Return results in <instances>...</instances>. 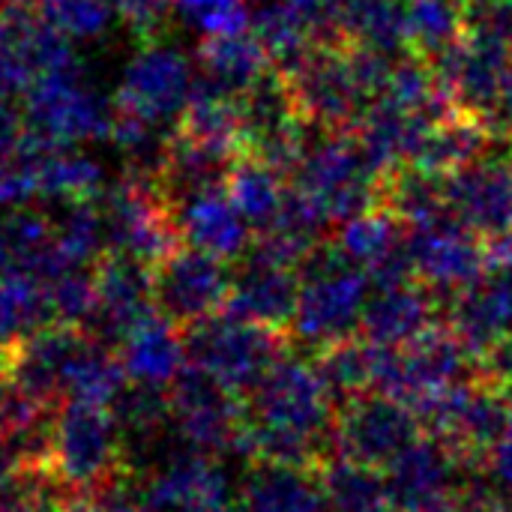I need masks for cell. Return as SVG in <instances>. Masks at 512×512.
<instances>
[{"label":"cell","mask_w":512,"mask_h":512,"mask_svg":"<svg viewBox=\"0 0 512 512\" xmlns=\"http://www.w3.org/2000/svg\"><path fill=\"white\" fill-rule=\"evenodd\" d=\"M336 393L315 360L282 354L246 396V420L234 453L249 462L321 468L333 450Z\"/></svg>","instance_id":"obj_1"},{"label":"cell","mask_w":512,"mask_h":512,"mask_svg":"<svg viewBox=\"0 0 512 512\" xmlns=\"http://www.w3.org/2000/svg\"><path fill=\"white\" fill-rule=\"evenodd\" d=\"M384 171L375 165L360 138L321 135L306 144L300 162L291 171L288 189L294 201L327 231L330 225H342L375 207L381 198Z\"/></svg>","instance_id":"obj_2"},{"label":"cell","mask_w":512,"mask_h":512,"mask_svg":"<svg viewBox=\"0 0 512 512\" xmlns=\"http://www.w3.org/2000/svg\"><path fill=\"white\" fill-rule=\"evenodd\" d=\"M393 63L396 60L381 51L324 42L285 78L309 123L345 129L348 123H357L384 90Z\"/></svg>","instance_id":"obj_3"},{"label":"cell","mask_w":512,"mask_h":512,"mask_svg":"<svg viewBox=\"0 0 512 512\" xmlns=\"http://www.w3.org/2000/svg\"><path fill=\"white\" fill-rule=\"evenodd\" d=\"M372 288V279L336 243L318 246L300 267V297L288 333L312 351L351 339L363 324Z\"/></svg>","instance_id":"obj_4"},{"label":"cell","mask_w":512,"mask_h":512,"mask_svg":"<svg viewBox=\"0 0 512 512\" xmlns=\"http://www.w3.org/2000/svg\"><path fill=\"white\" fill-rule=\"evenodd\" d=\"M129 468L114 408L63 399L54 411L42 474L66 492H93Z\"/></svg>","instance_id":"obj_5"},{"label":"cell","mask_w":512,"mask_h":512,"mask_svg":"<svg viewBox=\"0 0 512 512\" xmlns=\"http://www.w3.org/2000/svg\"><path fill=\"white\" fill-rule=\"evenodd\" d=\"M189 363L210 372L240 396H249L270 366L288 351L282 330L249 321L231 309H219L183 327Z\"/></svg>","instance_id":"obj_6"},{"label":"cell","mask_w":512,"mask_h":512,"mask_svg":"<svg viewBox=\"0 0 512 512\" xmlns=\"http://www.w3.org/2000/svg\"><path fill=\"white\" fill-rule=\"evenodd\" d=\"M108 249L126 252L150 267L183 246L171 201L153 177L129 174L99 192Z\"/></svg>","instance_id":"obj_7"},{"label":"cell","mask_w":512,"mask_h":512,"mask_svg":"<svg viewBox=\"0 0 512 512\" xmlns=\"http://www.w3.org/2000/svg\"><path fill=\"white\" fill-rule=\"evenodd\" d=\"M21 111L27 129L63 147L111 135L114 126V102L84 84L78 66L42 72L21 96Z\"/></svg>","instance_id":"obj_8"},{"label":"cell","mask_w":512,"mask_h":512,"mask_svg":"<svg viewBox=\"0 0 512 512\" xmlns=\"http://www.w3.org/2000/svg\"><path fill=\"white\" fill-rule=\"evenodd\" d=\"M474 375H477L474 351L456 336L450 324L447 327L435 324L405 348L387 351L378 393H387L417 411L441 390L462 384Z\"/></svg>","instance_id":"obj_9"},{"label":"cell","mask_w":512,"mask_h":512,"mask_svg":"<svg viewBox=\"0 0 512 512\" xmlns=\"http://www.w3.org/2000/svg\"><path fill=\"white\" fill-rule=\"evenodd\" d=\"M420 435H423V420L411 405L372 390V393L348 396L336 408L330 444L336 456L384 471Z\"/></svg>","instance_id":"obj_10"},{"label":"cell","mask_w":512,"mask_h":512,"mask_svg":"<svg viewBox=\"0 0 512 512\" xmlns=\"http://www.w3.org/2000/svg\"><path fill=\"white\" fill-rule=\"evenodd\" d=\"M96 339L75 324H42L0 351V381L42 402L60 405L78 360Z\"/></svg>","instance_id":"obj_11"},{"label":"cell","mask_w":512,"mask_h":512,"mask_svg":"<svg viewBox=\"0 0 512 512\" xmlns=\"http://www.w3.org/2000/svg\"><path fill=\"white\" fill-rule=\"evenodd\" d=\"M510 51L512 42L483 24L468 27L447 51H441L432 69L453 108L489 126L501 96Z\"/></svg>","instance_id":"obj_12"},{"label":"cell","mask_w":512,"mask_h":512,"mask_svg":"<svg viewBox=\"0 0 512 512\" xmlns=\"http://www.w3.org/2000/svg\"><path fill=\"white\" fill-rule=\"evenodd\" d=\"M171 399V426L183 444L204 450L210 456L234 453L237 435L246 420V396L234 393L210 372L186 366L168 387Z\"/></svg>","instance_id":"obj_13"},{"label":"cell","mask_w":512,"mask_h":512,"mask_svg":"<svg viewBox=\"0 0 512 512\" xmlns=\"http://www.w3.org/2000/svg\"><path fill=\"white\" fill-rule=\"evenodd\" d=\"M408 255L414 279L438 294V300L459 297L489 270L483 237L453 213L408 225Z\"/></svg>","instance_id":"obj_14"},{"label":"cell","mask_w":512,"mask_h":512,"mask_svg":"<svg viewBox=\"0 0 512 512\" xmlns=\"http://www.w3.org/2000/svg\"><path fill=\"white\" fill-rule=\"evenodd\" d=\"M243 114V153L270 162L273 168L291 174L309 144V120L297 105L288 78L264 75L255 87L240 96Z\"/></svg>","instance_id":"obj_15"},{"label":"cell","mask_w":512,"mask_h":512,"mask_svg":"<svg viewBox=\"0 0 512 512\" xmlns=\"http://www.w3.org/2000/svg\"><path fill=\"white\" fill-rule=\"evenodd\" d=\"M222 261L195 246H177L153 267L156 309L177 327H189L228 306L234 273Z\"/></svg>","instance_id":"obj_16"},{"label":"cell","mask_w":512,"mask_h":512,"mask_svg":"<svg viewBox=\"0 0 512 512\" xmlns=\"http://www.w3.org/2000/svg\"><path fill=\"white\" fill-rule=\"evenodd\" d=\"M195 87V75L189 60L162 42H147L123 72L120 90L114 96V108L150 120L156 126H177L189 96Z\"/></svg>","instance_id":"obj_17"},{"label":"cell","mask_w":512,"mask_h":512,"mask_svg":"<svg viewBox=\"0 0 512 512\" xmlns=\"http://www.w3.org/2000/svg\"><path fill=\"white\" fill-rule=\"evenodd\" d=\"M93 282H96V312L87 324V333L96 342L117 351L126 333L150 312H156L153 267L126 252L108 249L93 264Z\"/></svg>","instance_id":"obj_18"},{"label":"cell","mask_w":512,"mask_h":512,"mask_svg":"<svg viewBox=\"0 0 512 512\" xmlns=\"http://www.w3.org/2000/svg\"><path fill=\"white\" fill-rule=\"evenodd\" d=\"M450 213L483 240L512 231V153L483 150L444 177Z\"/></svg>","instance_id":"obj_19"},{"label":"cell","mask_w":512,"mask_h":512,"mask_svg":"<svg viewBox=\"0 0 512 512\" xmlns=\"http://www.w3.org/2000/svg\"><path fill=\"white\" fill-rule=\"evenodd\" d=\"M333 243L372 279L375 288L414 279L408 255V225L390 207H372L342 222Z\"/></svg>","instance_id":"obj_20"},{"label":"cell","mask_w":512,"mask_h":512,"mask_svg":"<svg viewBox=\"0 0 512 512\" xmlns=\"http://www.w3.org/2000/svg\"><path fill=\"white\" fill-rule=\"evenodd\" d=\"M468 471L474 468L450 444L438 441L435 435H420L384 468V477L396 510H408L432 498L456 495L465 486Z\"/></svg>","instance_id":"obj_21"},{"label":"cell","mask_w":512,"mask_h":512,"mask_svg":"<svg viewBox=\"0 0 512 512\" xmlns=\"http://www.w3.org/2000/svg\"><path fill=\"white\" fill-rule=\"evenodd\" d=\"M297 297H300V267L246 252L240 258V267L234 270L231 297L225 309L249 321H258L264 327L288 333L297 309Z\"/></svg>","instance_id":"obj_22"},{"label":"cell","mask_w":512,"mask_h":512,"mask_svg":"<svg viewBox=\"0 0 512 512\" xmlns=\"http://www.w3.org/2000/svg\"><path fill=\"white\" fill-rule=\"evenodd\" d=\"M180 240L222 261H240L252 246V225L231 201L228 189H207L171 204Z\"/></svg>","instance_id":"obj_23"},{"label":"cell","mask_w":512,"mask_h":512,"mask_svg":"<svg viewBox=\"0 0 512 512\" xmlns=\"http://www.w3.org/2000/svg\"><path fill=\"white\" fill-rule=\"evenodd\" d=\"M438 306V294H432L423 282L414 279L372 288L360 336L381 348H405L438 324Z\"/></svg>","instance_id":"obj_24"},{"label":"cell","mask_w":512,"mask_h":512,"mask_svg":"<svg viewBox=\"0 0 512 512\" xmlns=\"http://www.w3.org/2000/svg\"><path fill=\"white\" fill-rule=\"evenodd\" d=\"M450 327L474 357L512 336V270H486L471 288L453 297Z\"/></svg>","instance_id":"obj_25"},{"label":"cell","mask_w":512,"mask_h":512,"mask_svg":"<svg viewBox=\"0 0 512 512\" xmlns=\"http://www.w3.org/2000/svg\"><path fill=\"white\" fill-rule=\"evenodd\" d=\"M117 357L129 381L162 390H168L174 378L189 366L183 327L168 321L159 309L126 333V339L117 345Z\"/></svg>","instance_id":"obj_26"},{"label":"cell","mask_w":512,"mask_h":512,"mask_svg":"<svg viewBox=\"0 0 512 512\" xmlns=\"http://www.w3.org/2000/svg\"><path fill=\"white\" fill-rule=\"evenodd\" d=\"M237 512H330L318 468L252 462L237 489Z\"/></svg>","instance_id":"obj_27"},{"label":"cell","mask_w":512,"mask_h":512,"mask_svg":"<svg viewBox=\"0 0 512 512\" xmlns=\"http://www.w3.org/2000/svg\"><path fill=\"white\" fill-rule=\"evenodd\" d=\"M54 240V219L30 207L0 216V276H36L42 282L69 270Z\"/></svg>","instance_id":"obj_28"},{"label":"cell","mask_w":512,"mask_h":512,"mask_svg":"<svg viewBox=\"0 0 512 512\" xmlns=\"http://www.w3.org/2000/svg\"><path fill=\"white\" fill-rule=\"evenodd\" d=\"M324 27L327 24L321 18H315L312 12L294 6L291 0L264 3L252 15V33L261 39V45L267 48L273 66L282 75L297 69L321 45V30Z\"/></svg>","instance_id":"obj_29"},{"label":"cell","mask_w":512,"mask_h":512,"mask_svg":"<svg viewBox=\"0 0 512 512\" xmlns=\"http://www.w3.org/2000/svg\"><path fill=\"white\" fill-rule=\"evenodd\" d=\"M330 30L348 45L396 57L408 45L402 0H336Z\"/></svg>","instance_id":"obj_30"},{"label":"cell","mask_w":512,"mask_h":512,"mask_svg":"<svg viewBox=\"0 0 512 512\" xmlns=\"http://www.w3.org/2000/svg\"><path fill=\"white\" fill-rule=\"evenodd\" d=\"M198 63L201 75L210 78L216 87H222L231 96H243L264 75H270L273 60L249 27L243 33L207 36L198 48Z\"/></svg>","instance_id":"obj_31"},{"label":"cell","mask_w":512,"mask_h":512,"mask_svg":"<svg viewBox=\"0 0 512 512\" xmlns=\"http://www.w3.org/2000/svg\"><path fill=\"white\" fill-rule=\"evenodd\" d=\"M489 135L492 132L480 120H474L462 111H453L438 126H432V132L420 141L408 168L444 180L453 171H459L462 165H468L471 159H477L486 150Z\"/></svg>","instance_id":"obj_32"},{"label":"cell","mask_w":512,"mask_h":512,"mask_svg":"<svg viewBox=\"0 0 512 512\" xmlns=\"http://www.w3.org/2000/svg\"><path fill=\"white\" fill-rule=\"evenodd\" d=\"M225 189H228L231 201L237 204V210L246 216V222L258 234L279 222L285 198H288L285 171H279L270 162L249 156V153H240V159L234 162V168L225 180Z\"/></svg>","instance_id":"obj_33"},{"label":"cell","mask_w":512,"mask_h":512,"mask_svg":"<svg viewBox=\"0 0 512 512\" xmlns=\"http://www.w3.org/2000/svg\"><path fill=\"white\" fill-rule=\"evenodd\" d=\"M318 474L330 512H399L381 468L345 456H327Z\"/></svg>","instance_id":"obj_34"},{"label":"cell","mask_w":512,"mask_h":512,"mask_svg":"<svg viewBox=\"0 0 512 512\" xmlns=\"http://www.w3.org/2000/svg\"><path fill=\"white\" fill-rule=\"evenodd\" d=\"M387 351L375 342H369L366 336L360 339H342L324 351H318V369L324 375V381L330 384V390L342 399L348 396H360V393H372L381 387V375H384V363H387Z\"/></svg>","instance_id":"obj_35"},{"label":"cell","mask_w":512,"mask_h":512,"mask_svg":"<svg viewBox=\"0 0 512 512\" xmlns=\"http://www.w3.org/2000/svg\"><path fill=\"white\" fill-rule=\"evenodd\" d=\"M474 18V0H405L408 45L426 57L447 51Z\"/></svg>","instance_id":"obj_36"},{"label":"cell","mask_w":512,"mask_h":512,"mask_svg":"<svg viewBox=\"0 0 512 512\" xmlns=\"http://www.w3.org/2000/svg\"><path fill=\"white\" fill-rule=\"evenodd\" d=\"M99 192H102V171L78 147L54 144L42 153L39 198L66 204V201H78V198H96Z\"/></svg>","instance_id":"obj_37"},{"label":"cell","mask_w":512,"mask_h":512,"mask_svg":"<svg viewBox=\"0 0 512 512\" xmlns=\"http://www.w3.org/2000/svg\"><path fill=\"white\" fill-rule=\"evenodd\" d=\"M42 324H51L45 282L36 276H0V351Z\"/></svg>","instance_id":"obj_38"},{"label":"cell","mask_w":512,"mask_h":512,"mask_svg":"<svg viewBox=\"0 0 512 512\" xmlns=\"http://www.w3.org/2000/svg\"><path fill=\"white\" fill-rule=\"evenodd\" d=\"M36 15L69 39H93L117 18L114 0H33Z\"/></svg>","instance_id":"obj_39"},{"label":"cell","mask_w":512,"mask_h":512,"mask_svg":"<svg viewBox=\"0 0 512 512\" xmlns=\"http://www.w3.org/2000/svg\"><path fill=\"white\" fill-rule=\"evenodd\" d=\"M45 291H48L51 321L75 324V327L87 330V324L96 312L93 267H69V270L57 273L54 279H48Z\"/></svg>","instance_id":"obj_40"},{"label":"cell","mask_w":512,"mask_h":512,"mask_svg":"<svg viewBox=\"0 0 512 512\" xmlns=\"http://www.w3.org/2000/svg\"><path fill=\"white\" fill-rule=\"evenodd\" d=\"M177 9L186 12L207 36L243 33L252 27L246 0H177Z\"/></svg>","instance_id":"obj_41"},{"label":"cell","mask_w":512,"mask_h":512,"mask_svg":"<svg viewBox=\"0 0 512 512\" xmlns=\"http://www.w3.org/2000/svg\"><path fill=\"white\" fill-rule=\"evenodd\" d=\"M117 3V18L132 30V36L147 45L159 42L171 24L177 0H114Z\"/></svg>","instance_id":"obj_42"},{"label":"cell","mask_w":512,"mask_h":512,"mask_svg":"<svg viewBox=\"0 0 512 512\" xmlns=\"http://www.w3.org/2000/svg\"><path fill=\"white\" fill-rule=\"evenodd\" d=\"M456 512H510L507 501L495 495L483 480H465V486L456 492Z\"/></svg>","instance_id":"obj_43"},{"label":"cell","mask_w":512,"mask_h":512,"mask_svg":"<svg viewBox=\"0 0 512 512\" xmlns=\"http://www.w3.org/2000/svg\"><path fill=\"white\" fill-rule=\"evenodd\" d=\"M27 123H24V111L15 108L12 99L0 96V165H6L12 159V153L21 144Z\"/></svg>","instance_id":"obj_44"},{"label":"cell","mask_w":512,"mask_h":512,"mask_svg":"<svg viewBox=\"0 0 512 512\" xmlns=\"http://www.w3.org/2000/svg\"><path fill=\"white\" fill-rule=\"evenodd\" d=\"M486 129L495 132V135H510L512 138V51L510 60H507V69H504V81H501V96H498L495 114H492Z\"/></svg>","instance_id":"obj_45"},{"label":"cell","mask_w":512,"mask_h":512,"mask_svg":"<svg viewBox=\"0 0 512 512\" xmlns=\"http://www.w3.org/2000/svg\"><path fill=\"white\" fill-rule=\"evenodd\" d=\"M507 492L512 495V435H507L504 441H501V447L492 453V459H489V468H486Z\"/></svg>","instance_id":"obj_46"},{"label":"cell","mask_w":512,"mask_h":512,"mask_svg":"<svg viewBox=\"0 0 512 512\" xmlns=\"http://www.w3.org/2000/svg\"><path fill=\"white\" fill-rule=\"evenodd\" d=\"M486 261L489 270H512V231L486 240Z\"/></svg>","instance_id":"obj_47"},{"label":"cell","mask_w":512,"mask_h":512,"mask_svg":"<svg viewBox=\"0 0 512 512\" xmlns=\"http://www.w3.org/2000/svg\"><path fill=\"white\" fill-rule=\"evenodd\" d=\"M18 474H21L18 453H15L12 441H9V438L3 435V429H0V489H6Z\"/></svg>","instance_id":"obj_48"},{"label":"cell","mask_w":512,"mask_h":512,"mask_svg":"<svg viewBox=\"0 0 512 512\" xmlns=\"http://www.w3.org/2000/svg\"><path fill=\"white\" fill-rule=\"evenodd\" d=\"M291 3L300 6V9H306V12H312L315 18H321L327 24V30H330V12H333L336 0H291Z\"/></svg>","instance_id":"obj_49"}]
</instances>
